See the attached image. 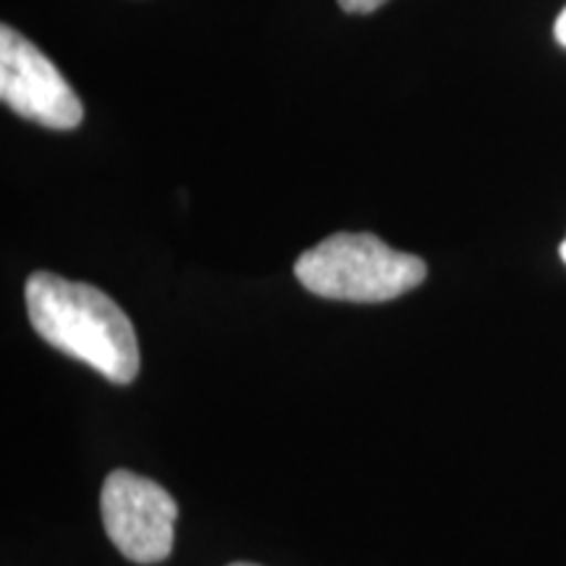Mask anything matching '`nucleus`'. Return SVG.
<instances>
[{
    "label": "nucleus",
    "instance_id": "obj_8",
    "mask_svg": "<svg viewBox=\"0 0 566 566\" xmlns=\"http://www.w3.org/2000/svg\"><path fill=\"white\" fill-rule=\"evenodd\" d=\"M231 566H258V564H242V562H239V564H231Z\"/></svg>",
    "mask_w": 566,
    "mask_h": 566
},
{
    "label": "nucleus",
    "instance_id": "obj_7",
    "mask_svg": "<svg viewBox=\"0 0 566 566\" xmlns=\"http://www.w3.org/2000/svg\"><path fill=\"white\" fill-rule=\"evenodd\" d=\"M562 260L566 263V239H564V244H562Z\"/></svg>",
    "mask_w": 566,
    "mask_h": 566
},
{
    "label": "nucleus",
    "instance_id": "obj_6",
    "mask_svg": "<svg viewBox=\"0 0 566 566\" xmlns=\"http://www.w3.org/2000/svg\"><path fill=\"white\" fill-rule=\"evenodd\" d=\"M554 34H556L558 45H564V48H566V9H564L562 13H558L556 27H554Z\"/></svg>",
    "mask_w": 566,
    "mask_h": 566
},
{
    "label": "nucleus",
    "instance_id": "obj_3",
    "mask_svg": "<svg viewBox=\"0 0 566 566\" xmlns=\"http://www.w3.org/2000/svg\"><path fill=\"white\" fill-rule=\"evenodd\" d=\"M101 514L111 543L129 562L158 564L171 554L179 506L153 480L116 470L105 478Z\"/></svg>",
    "mask_w": 566,
    "mask_h": 566
},
{
    "label": "nucleus",
    "instance_id": "obj_5",
    "mask_svg": "<svg viewBox=\"0 0 566 566\" xmlns=\"http://www.w3.org/2000/svg\"><path fill=\"white\" fill-rule=\"evenodd\" d=\"M384 3H388V0H338V6H342L346 13H373Z\"/></svg>",
    "mask_w": 566,
    "mask_h": 566
},
{
    "label": "nucleus",
    "instance_id": "obj_4",
    "mask_svg": "<svg viewBox=\"0 0 566 566\" xmlns=\"http://www.w3.org/2000/svg\"><path fill=\"white\" fill-rule=\"evenodd\" d=\"M0 97L21 118L48 129H76L84 118L80 97L53 61L9 24L0 27Z\"/></svg>",
    "mask_w": 566,
    "mask_h": 566
},
{
    "label": "nucleus",
    "instance_id": "obj_2",
    "mask_svg": "<svg viewBox=\"0 0 566 566\" xmlns=\"http://www.w3.org/2000/svg\"><path fill=\"white\" fill-rule=\"evenodd\" d=\"M307 292L342 302H388L412 292L428 275L417 254L399 252L373 233H334L296 260Z\"/></svg>",
    "mask_w": 566,
    "mask_h": 566
},
{
    "label": "nucleus",
    "instance_id": "obj_1",
    "mask_svg": "<svg viewBox=\"0 0 566 566\" xmlns=\"http://www.w3.org/2000/svg\"><path fill=\"white\" fill-rule=\"evenodd\" d=\"M27 313L40 338L87 363L113 384H132L139 373L137 331L122 307L90 283L40 271L27 281Z\"/></svg>",
    "mask_w": 566,
    "mask_h": 566
}]
</instances>
